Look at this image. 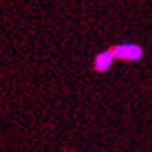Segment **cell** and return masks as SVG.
<instances>
[{
	"label": "cell",
	"mask_w": 152,
	"mask_h": 152,
	"mask_svg": "<svg viewBox=\"0 0 152 152\" xmlns=\"http://www.w3.org/2000/svg\"><path fill=\"white\" fill-rule=\"evenodd\" d=\"M115 56H113V51L112 50H104L96 54L95 58V70L98 72H106L107 68L113 64Z\"/></svg>",
	"instance_id": "obj_2"
},
{
	"label": "cell",
	"mask_w": 152,
	"mask_h": 152,
	"mask_svg": "<svg viewBox=\"0 0 152 152\" xmlns=\"http://www.w3.org/2000/svg\"><path fill=\"white\" fill-rule=\"evenodd\" d=\"M115 59H123V61H137L143 56V48L137 44L126 42V44H118L112 48Z\"/></svg>",
	"instance_id": "obj_1"
}]
</instances>
